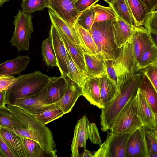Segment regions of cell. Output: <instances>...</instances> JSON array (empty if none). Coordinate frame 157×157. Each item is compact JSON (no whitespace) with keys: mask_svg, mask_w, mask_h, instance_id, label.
I'll return each mask as SVG.
<instances>
[{"mask_svg":"<svg viewBox=\"0 0 157 157\" xmlns=\"http://www.w3.org/2000/svg\"><path fill=\"white\" fill-rule=\"evenodd\" d=\"M142 76V74L137 73L128 77L118 86L120 91L119 95L101 109L100 124L102 131L109 129L114 120L129 99L136 95Z\"/></svg>","mask_w":157,"mask_h":157,"instance_id":"6da1fadb","label":"cell"},{"mask_svg":"<svg viewBox=\"0 0 157 157\" xmlns=\"http://www.w3.org/2000/svg\"><path fill=\"white\" fill-rule=\"evenodd\" d=\"M50 77L38 71L20 75L6 90V105H12L15 99L36 94L48 85Z\"/></svg>","mask_w":157,"mask_h":157,"instance_id":"7a4b0ae2","label":"cell"},{"mask_svg":"<svg viewBox=\"0 0 157 157\" xmlns=\"http://www.w3.org/2000/svg\"><path fill=\"white\" fill-rule=\"evenodd\" d=\"M112 20L94 22L89 30L97 47V53L100 54L105 60H116L121 51L114 41Z\"/></svg>","mask_w":157,"mask_h":157,"instance_id":"3957f363","label":"cell"},{"mask_svg":"<svg viewBox=\"0 0 157 157\" xmlns=\"http://www.w3.org/2000/svg\"><path fill=\"white\" fill-rule=\"evenodd\" d=\"M105 64L108 76L118 87L134 74L131 39L121 48L117 59L105 60Z\"/></svg>","mask_w":157,"mask_h":157,"instance_id":"277c9868","label":"cell"},{"mask_svg":"<svg viewBox=\"0 0 157 157\" xmlns=\"http://www.w3.org/2000/svg\"><path fill=\"white\" fill-rule=\"evenodd\" d=\"M136 95L129 99L114 120L109 130L116 133H124L135 131L143 126L138 113Z\"/></svg>","mask_w":157,"mask_h":157,"instance_id":"5b68a950","label":"cell"},{"mask_svg":"<svg viewBox=\"0 0 157 157\" xmlns=\"http://www.w3.org/2000/svg\"><path fill=\"white\" fill-rule=\"evenodd\" d=\"M100 146L102 144L98 129L96 124L90 122L86 115L78 120L74 130V136L71 146V157H79V149L86 148L87 140Z\"/></svg>","mask_w":157,"mask_h":157,"instance_id":"8992f818","label":"cell"},{"mask_svg":"<svg viewBox=\"0 0 157 157\" xmlns=\"http://www.w3.org/2000/svg\"><path fill=\"white\" fill-rule=\"evenodd\" d=\"M14 17L13 23L15 29L10 42L19 51H28L31 34L34 32L33 16L31 13H27L19 10Z\"/></svg>","mask_w":157,"mask_h":157,"instance_id":"52a82bcc","label":"cell"},{"mask_svg":"<svg viewBox=\"0 0 157 157\" xmlns=\"http://www.w3.org/2000/svg\"><path fill=\"white\" fill-rule=\"evenodd\" d=\"M108 130L106 140L94 153L93 157H126L128 141L134 131L116 133Z\"/></svg>","mask_w":157,"mask_h":157,"instance_id":"ba28073f","label":"cell"},{"mask_svg":"<svg viewBox=\"0 0 157 157\" xmlns=\"http://www.w3.org/2000/svg\"><path fill=\"white\" fill-rule=\"evenodd\" d=\"M131 40L133 70L135 74L138 72L136 70L137 64L140 57L144 52L155 45L150 34L142 26L134 27Z\"/></svg>","mask_w":157,"mask_h":157,"instance_id":"9c48e42d","label":"cell"},{"mask_svg":"<svg viewBox=\"0 0 157 157\" xmlns=\"http://www.w3.org/2000/svg\"><path fill=\"white\" fill-rule=\"evenodd\" d=\"M48 84L39 93L31 96L17 99L12 105L20 107L33 115L58 107L55 103L48 104L44 102Z\"/></svg>","mask_w":157,"mask_h":157,"instance_id":"30bf717a","label":"cell"},{"mask_svg":"<svg viewBox=\"0 0 157 157\" xmlns=\"http://www.w3.org/2000/svg\"><path fill=\"white\" fill-rule=\"evenodd\" d=\"M52 48L54 52L57 67L61 75L67 76L69 72L67 51L64 43L55 27L51 24L49 37Z\"/></svg>","mask_w":157,"mask_h":157,"instance_id":"8fae6325","label":"cell"},{"mask_svg":"<svg viewBox=\"0 0 157 157\" xmlns=\"http://www.w3.org/2000/svg\"><path fill=\"white\" fill-rule=\"evenodd\" d=\"M126 157H149L145 128L144 126L136 129L129 137Z\"/></svg>","mask_w":157,"mask_h":157,"instance_id":"7c38bea8","label":"cell"},{"mask_svg":"<svg viewBox=\"0 0 157 157\" xmlns=\"http://www.w3.org/2000/svg\"><path fill=\"white\" fill-rule=\"evenodd\" d=\"M73 0H48V7L70 25H74L80 14Z\"/></svg>","mask_w":157,"mask_h":157,"instance_id":"4fadbf2b","label":"cell"},{"mask_svg":"<svg viewBox=\"0 0 157 157\" xmlns=\"http://www.w3.org/2000/svg\"><path fill=\"white\" fill-rule=\"evenodd\" d=\"M136 100L139 116L143 126L148 129H157V116L139 88L136 95Z\"/></svg>","mask_w":157,"mask_h":157,"instance_id":"5bb4252c","label":"cell"},{"mask_svg":"<svg viewBox=\"0 0 157 157\" xmlns=\"http://www.w3.org/2000/svg\"><path fill=\"white\" fill-rule=\"evenodd\" d=\"M65 77L67 83L66 92L62 98L55 103L64 114L72 110L78 98L82 96V87L67 76Z\"/></svg>","mask_w":157,"mask_h":157,"instance_id":"9a60e30c","label":"cell"},{"mask_svg":"<svg viewBox=\"0 0 157 157\" xmlns=\"http://www.w3.org/2000/svg\"><path fill=\"white\" fill-rule=\"evenodd\" d=\"M67 83L65 77H50L44 102L45 104H54L60 100L64 95L67 89Z\"/></svg>","mask_w":157,"mask_h":157,"instance_id":"2e32d148","label":"cell"},{"mask_svg":"<svg viewBox=\"0 0 157 157\" xmlns=\"http://www.w3.org/2000/svg\"><path fill=\"white\" fill-rule=\"evenodd\" d=\"M82 88V96L91 104L101 109L105 107L101 98L99 78L87 76Z\"/></svg>","mask_w":157,"mask_h":157,"instance_id":"e0dca14e","label":"cell"},{"mask_svg":"<svg viewBox=\"0 0 157 157\" xmlns=\"http://www.w3.org/2000/svg\"><path fill=\"white\" fill-rule=\"evenodd\" d=\"M111 25L115 43L121 48L131 39L134 28L117 17L112 20Z\"/></svg>","mask_w":157,"mask_h":157,"instance_id":"ac0fdd59","label":"cell"},{"mask_svg":"<svg viewBox=\"0 0 157 157\" xmlns=\"http://www.w3.org/2000/svg\"><path fill=\"white\" fill-rule=\"evenodd\" d=\"M83 54L87 76L99 78L106 73L105 60L100 54Z\"/></svg>","mask_w":157,"mask_h":157,"instance_id":"d6986e66","label":"cell"},{"mask_svg":"<svg viewBox=\"0 0 157 157\" xmlns=\"http://www.w3.org/2000/svg\"><path fill=\"white\" fill-rule=\"evenodd\" d=\"M30 60L28 56H18L16 58L0 64V76L19 75L27 66Z\"/></svg>","mask_w":157,"mask_h":157,"instance_id":"ffe728a7","label":"cell"},{"mask_svg":"<svg viewBox=\"0 0 157 157\" xmlns=\"http://www.w3.org/2000/svg\"><path fill=\"white\" fill-rule=\"evenodd\" d=\"M58 32L64 43L67 51L80 71L86 75L83 52L81 46L75 44L65 34Z\"/></svg>","mask_w":157,"mask_h":157,"instance_id":"44dd1931","label":"cell"},{"mask_svg":"<svg viewBox=\"0 0 157 157\" xmlns=\"http://www.w3.org/2000/svg\"><path fill=\"white\" fill-rule=\"evenodd\" d=\"M99 82L101 98L105 107L119 95L120 91L107 73L99 78Z\"/></svg>","mask_w":157,"mask_h":157,"instance_id":"7402d4cb","label":"cell"},{"mask_svg":"<svg viewBox=\"0 0 157 157\" xmlns=\"http://www.w3.org/2000/svg\"><path fill=\"white\" fill-rule=\"evenodd\" d=\"M0 132L15 157H28L23 137L1 127Z\"/></svg>","mask_w":157,"mask_h":157,"instance_id":"603a6c76","label":"cell"},{"mask_svg":"<svg viewBox=\"0 0 157 157\" xmlns=\"http://www.w3.org/2000/svg\"><path fill=\"white\" fill-rule=\"evenodd\" d=\"M48 9V14L51 23L55 27L57 30L66 35L76 44L81 46L76 33L74 25H70L50 9Z\"/></svg>","mask_w":157,"mask_h":157,"instance_id":"cb8c5ba5","label":"cell"},{"mask_svg":"<svg viewBox=\"0 0 157 157\" xmlns=\"http://www.w3.org/2000/svg\"><path fill=\"white\" fill-rule=\"evenodd\" d=\"M74 27L83 53L89 55L97 53V47L89 30L85 29L76 22Z\"/></svg>","mask_w":157,"mask_h":157,"instance_id":"d4e9b609","label":"cell"},{"mask_svg":"<svg viewBox=\"0 0 157 157\" xmlns=\"http://www.w3.org/2000/svg\"><path fill=\"white\" fill-rule=\"evenodd\" d=\"M0 127L4 128H25L27 127L28 124L17 117L6 105L0 107Z\"/></svg>","mask_w":157,"mask_h":157,"instance_id":"484cf974","label":"cell"},{"mask_svg":"<svg viewBox=\"0 0 157 157\" xmlns=\"http://www.w3.org/2000/svg\"><path fill=\"white\" fill-rule=\"evenodd\" d=\"M109 4L117 17L133 27H136L135 21L127 0H114Z\"/></svg>","mask_w":157,"mask_h":157,"instance_id":"4316f807","label":"cell"},{"mask_svg":"<svg viewBox=\"0 0 157 157\" xmlns=\"http://www.w3.org/2000/svg\"><path fill=\"white\" fill-rule=\"evenodd\" d=\"M139 88L146 98L153 112L157 116V91L144 75L142 74Z\"/></svg>","mask_w":157,"mask_h":157,"instance_id":"83f0119b","label":"cell"},{"mask_svg":"<svg viewBox=\"0 0 157 157\" xmlns=\"http://www.w3.org/2000/svg\"><path fill=\"white\" fill-rule=\"evenodd\" d=\"M136 27L142 26L149 11L140 0H127Z\"/></svg>","mask_w":157,"mask_h":157,"instance_id":"f1b7e54d","label":"cell"},{"mask_svg":"<svg viewBox=\"0 0 157 157\" xmlns=\"http://www.w3.org/2000/svg\"><path fill=\"white\" fill-rule=\"evenodd\" d=\"M157 64V47L154 45L144 52L138 61L136 66L138 72L140 70L151 65Z\"/></svg>","mask_w":157,"mask_h":157,"instance_id":"f546056e","label":"cell"},{"mask_svg":"<svg viewBox=\"0 0 157 157\" xmlns=\"http://www.w3.org/2000/svg\"><path fill=\"white\" fill-rule=\"evenodd\" d=\"M67 65L69 71L67 76L82 87L87 76L80 71L69 54L67 51Z\"/></svg>","mask_w":157,"mask_h":157,"instance_id":"4dcf8cb0","label":"cell"},{"mask_svg":"<svg viewBox=\"0 0 157 157\" xmlns=\"http://www.w3.org/2000/svg\"><path fill=\"white\" fill-rule=\"evenodd\" d=\"M95 10L94 23L108 21L117 17L113 8L110 6L105 7L98 4L93 5Z\"/></svg>","mask_w":157,"mask_h":157,"instance_id":"1f68e13d","label":"cell"},{"mask_svg":"<svg viewBox=\"0 0 157 157\" xmlns=\"http://www.w3.org/2000/svg\"><path fill=\"white\" fill-rule=\"evenodd\" d=\"M43 60L49 67H57L55 55L52 52L49 37L43 40L41 46Z\"/></svg>","mask_w":157,"mask_h":157,"instance_id":"d6a6232c","label":"cell"},{"mask_svg":"<svg viewBox=\"0 0 157 157\" xmlns=\"http://www.w3.org/2000/svg\"><path fill=\"white\" fill-rule=\"evenodd\" d=\"M22 11L27 13H31L48 8V0H25L21 3Z\"/></svg>","mask_w":157,"mask_h":157,"instance_id":"836d02e7","label":"cell"},{"mask_svg":"<svg viewBox=\"0 0 157 157\" xmlns=\"http://www.w3.org/2000/svg\"><path fill=\"white\" fill-rule=\"evenodd\" d=\"M95 10L93 5L82 12L76 22L86 29L89 30L94 23Z\"/></svg>","mask_w":157,"mask_h":157,"instance_id":"e575fe53","label":"cell"},{"mask_svg":"<svg viewBox=\"0 0 157 157\" xmlns=\"http://www.w3.org/2000/svg\"><path fill=\"white\" fill-rule=\"evenodd\" d=\"M64 114L62 110L57 107L34 115L40 121L45 125L61 117Z\"/></svg>","mask_w":157,"mask_h":157,"instance_id":"d590c367","label":"cell"},{"mask_svg":"<svg viewBox=\"0 0 157 157\" xmlns=\"http://www.w3.org/2000/svg\"><path fill=\"white\" fill-rule=\"evenodd\" d=\"M143 25L150 34L157 35V11L149 13Z\"/></svg>","mask_w":157,"mask_h":157,"instance_id":"8d00e7d4","label":"cell"},{"mask_svg":"<svg viewBox=\"0 0 157 157\" xmlns=\"http://www.w3.org/2000/svg\"><path fill=\"white\" fill-rule=\"evenodd\" d=\"M139 71L140 73L147 77L157 91V64L148 66Z\"/></svg>","mask_w":157,"mask_h":157,"instance_id":"74e56055","label":"cell"},{"mask_svg":"<svg viewBox=\"0 0 157 157\" xmlns=\"http://www.w3.org/2000/svg\"><path fill=\"white\" fill-rule=\"evenodd\" d=\"M145 134L152 150L157 154V129H150L145 128Z\"/></svg>","mask_w":157,"mask_h":157,"instance_id":"f35d334b","label":"cell"},{"mask_svg":"<svg viewBox=\"0 0 157 157\" xmlns=\"http://www.w3.org/2000/svg\"><path fill=\"white\" fill-rule=\"evenodd\" d=\"M99 0H77L75 2L76 10L80 13L94 5Z\"/></svg>","mask_w":157,"mask_h":157,"instance_id":"ab89813d","label":"cell"},{"mask_svg":"<svg viewBox=\"0 0 157 157\" xmlns=\"http://www.w3.org/2000/svg\"><path fill=\"white\" fill-rule=\"evenodd\" d=\"M16 80L13 76H0V91L7 90Z\"/></svg>","mask_w":157,"mask_h":157,"instance_id":"60d3db41","label":"cell"},{"mask_svg":"<svg viewBox=\"0 0 157 157\" xmlns=\"http://www.w3.org/2000/svg\"><path fill=\"white\" fill-rule=\"evenodd\" d=\"M0 153L2 157H15L8 147L0 132Z\"/></svg>","mask_w":157,"mask_h":157,"instance_id":"b9f144b4","label":"cell"},{"mask_svg":"<svg viewBox=\"0 0 157 157\" xmlns=\"http://www.w3.org/2000/svg\"><path fill=\"white\" fill-rule=\"evenodd\" d=\"M149 12L157 11V0H140Z\"/></svg>","mask_w":157,"mask_h":157,"instance_id":"7bdbcfd3","label":"cell"},{"mask_svg":"<svg viewBox=\"0 0 157 157\" xmlns=\"http://www.w3.org/2000/svg\"><path fill=\"white\" fill-rule=\"evenodd\" d=\"M6 90L0 91V107L6 105Z\"/></svg>","mask_w":157,"mask_h":157,"instance_id":"ee69618b","label":"cell"},{"mask_svg":"<svg viewBox=\"0 0 157 157\" xmlns=\"http://www.w3.org/2000/svg\"><path fill=\"white\" fill-rule=\"evenodd\" d=\"M94 153H92L90 151L87 150L86 148H84V151L82 153L80 154V157H93V155Z\"/></svg>","mask_w":157,"mask_h":157,"instance_id":"f6af8a7d","label":"cell"},{"mask_svg":"<svg viewBox=\"0 0 157 157\" xmlns=\"http://www.w3.org/2000/svg\"><path fill=\"white\" fill-rule=\"evenodd\" d=\"M10 0H0V6L2 7V5L6 2Z\"/></svg>","mask_w":157,"mask_h":157,"instance_id":"bcb514c9","label":"cell"},{"mask_svg":"<svg viewBox=\"0 0 157 157\" xmlns=\"http://www.w3.org/2000/svg\"><path fill=\"white\" fill-rule=\"evenodd\" d=\"M107 2L109 4L110 3L112 2L114 0H104Z\"/></svg>","mask_w":157,"mask_h":157,"instance_id":"7dc6e473","label":"cell"},{"mask_svg":"<svg viewBox=\"0 0 157 157\" xmlns=\"http://www.w3.org/2000/svg\"><path fill=\"white\" fill-rule=\"evenodd\" d=\"M0 157H2V156H1V155L0 153Z\"/></svg>","mask_w":157,"mask_h":157,"instance_id":"c3c4849f","label":"cell"},{"mask_svg":"<svg viewBox=\"0 0 157 157\" xmlns=\"http://www.w3.org/2000/svg\"><path fill=\"white\" fill-rule=\"evenodd\" d=\"M22 0V1H25V0Z\"/></svg>","mask_w":157,"mask_h":157,"instance_id":"681fc988","label":"cell"},{"mask_svg":"<svg viewBox=\"0 0 157 157\" xmlns=\"http://www.w3.org/2000/svg\"><path fill=\"white\" fill-rule=\"evenodd\" d=\"M74 0V1H75H75L76 0Z\"/></svg>","mask_w":157,"mask_h":157,"instance_id":"f907efd6","label":"cell"}]
</instances>
